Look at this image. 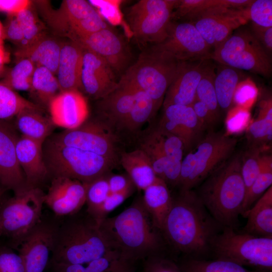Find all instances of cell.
<instances>
[{"label": "cell", "mask_w": 272, "mask_h": 272, "mask_svg": "<svg viewBox=\"0 0 272 272\" xmlns=\"http://www.w3.org/2000/svg\"><path fill=\"white\" fill-rule=\"evenodd\" d=\"M100 229L111 249L130 264L157 256L161 246L159 235L147 211L142 197H139L119 214L106 217Z\"/></svg>", "instance_id": "1"}, {"label": "cell", "mask_w": 272, "mask_h": 272, "mask_svg": "<svg viewBox=\"0 0 272 272\" xmlns=\"http://www.w3.org/2000/svg\"><path fill=\"white\" fill-rule=\"evenodd\" d=\"M218 225L197 194L191 190L181 191L172 199L161 231L177 251L198 255L211 249Z\"/></svg>", "instance_id": "2"}, {"label": "cell", "mask_w": 272, "mask_h": 272, "mask_svg": "<svg viewBox=\"0 0 272 272\" xmlns=\"http://www.w3.org/2000/svg\"><path fill=\"white\" fill-rule=\"evenodd\" d=\"M80 211L65 216L59 223L50 263L86 264L114 251L100 229V222L87 211Z\"/></svg>", "instance_id": "3"}, {"label": "cell", "mask_w": 272, "mask_h": 272, "mask_svg": "<svg viewBox=\"0 0 272 272\" xmlns=\"http://www.w3.org/2000/svg\"><path fill=\"white\" fill-rule=\"evenodd\" d=\"M241 165L240 154L226 161L208 177L198 195L211 216L224 227L234 228L242 214L246 188Z\"/></svg>", "instance_id": "4"}, {"label": "cell", "mask_w": 272, "mask_h": 272, "mask_svg": "<svg viewBox=\"0 0 272 272\" xmlns=\"http://www.w3.org/2000/svg\"><path fill=\"white\" fill-rule=\"evenodd\" d=\"M43 154L49 176L52 178L66 177L85 183L109 173L116 164L101 156L59 145L48 139L43 144Z\"/></svg>", "instance_id": "5"}, {"label": "cell", "mask_w": 272, "mask_h": 272, "mask_svg": "<svg viewBox=\"0 0 272 272\" xmlns=\"http://www.w3.org/2000/svg\"><path fill=\"white\" fill-rule=\"evenodd\" d=\"M181 62L167 52L151 47L140 55L119 81L145 92L158 109Z\"/></svg>", "instance_id": "6"}, {"label": "cell", "mask_w": 272, "mask_h": 272, "mask_svg": "<svg viewBox=\"0 0 272 272\" xmlns=\"http://www.w3.org/2000/svg\"><path fill=\"white\" fill-rule=\"evenodd\" d=\"M211 249L217 259L265 272L272 269V237L238 232L234 228L224 227L213 238Z\"/></svg>", "instance_id": "7"}, {"label": "cell", "mask_w": 272, "mask_h": 272, "mask_svg": "<svg viewBox=\"0 0 272 272\" xmlns=\"http://www.w3.org/2000/svg\"><path fill=\"white\" fill-rule=\"evenodd\" d=\"M237 139L221 133H208L182 159L178 186L190 190L230 157Z\"/></svg>", "instance_id": "8"}, {"label": "cell", "mask_w": 272, "mask_h": 272, "mask_svg": "<svg viewBox=\"0 0 272 272\" xmlns=\"http://www.w3.org/2000/svg\"><path fill=\"white\" fill-rule=\"evenodd\" d=\"M0 203V235L18 246L40 221L45 193L40 187H28Z\"/></svg>", "instance_id": "9"}, {"label": "cell", "mask_w": 272, "mask_h": 272, "mask_svg": "<svg viewBox=\"0 0 272 272\" xmlns=\"http://www.w3.org/2000/svg\"><path fill=\"white\" fill-rule=\"evenodd\" d=\"M211 59L222 65L266 77L271 74L270 56L248 30L232 34L213 50Z\"/></svg>", "instance_id": "10"}, {"label": "cell", "mask_w": 272, "mask_h": 272, "mask_svg": "<svg viewBox=\"0 0 272 272\" xmlns=\"http://www.w3.org/2000/svg\"><path fill=\"white\" fill-rule=\"evenodd\" d=\"M177 1L141 0L129 7L126 19L135 39L153 45L163 41Z\"/></svg>", "instance_id": "11"}, {"label": "cell", "mask_w": 272, "mask_h": 272, "mask_svg": "<svg viewBox=\"0 0 272 272\" xmlns=\"http://www.w3.org/2000/svg\"><path fill=\"white\" fill-rule=\"evenodd\" d=\"M48 22L57 32L71 40L86 36L108 25L95 8L84 0H65L50 13Z\"/></svg>", "instance_id": "12"}, {"label": "cell", "mask_w": 272, "mask_h": 272, "mask_svg": "<svg viewBox=\"0 0 272 272\" xmlns=\"http://www.w3.org/2000/svg\"><path fill=\"white\" fill-rule=\"evenodd\" d=\"M53 143L104 157L116 164V138L111 128L101 121L85 122L79 127L65 129L48 138Z\"/></svg>", "instance_id": "13"}, {"label": "cell", "mask_w": 272, "mask_h": 272, "mask_svg": "<svg viewBox=\"0 0 272 272\" xmlns=\"http://www.w3.org/2000/svg\"><path fill=\"white\" fill-rule=\"evenodd\" d=\"M152 48L164 51L181 62L211 59L213 50L190 22L171 21L167 36Z\"/></svg>", "instance_id": "14"}, {"label": "cell", "mask_w": 272, "mask_h": 272, "mask_svg": "<svg viewBox=\"0 0 272 272\" xmlns=\"http://www.w3.org/2000/svg\"><path fill=\"white\" fill-rule=\"evenodd\" d=\"M249 21L244 9L225 7L214 8L199 15L189 22L199 32L213 51Z\"/></svg>", "instance_id": "15"}, {"label": "cell", "mask_w": 272, "mask_h": 272, "mask_svg": "<svg viewBox=\"0 0 272 272\" xmlns=\"http://www.w3.org/2000/svg\"><path fill=\"white\" fill-rule=\"evenodd\" d=\"M59 223L42 219L19 244V254L25 272H43L51 253L53 236Z\"/></svg>", "instance_id": "16"}, {"label": "cell", "mask_w": 272, "mask_h": 272, "mask_svg": "<svg viewBox=\"0 0 272 272\" xmlns=\"http://www.w3.org/2000/svg\"><path fill=\"white\" fill-rule=\"evenodd\" d=\"M71 41L104 59L114 73H120L128 60V51L120 36L109 26L88 35Z\"/></svg>", "instance_id": "17"}, {"label": "cell", "mask_w": 272, "mask_h": 272, "mask_svg": "<svg viewBox=\"0 0 272 272\" xmlns=\"http://www.w3.org/2000/svg\"><path fill=\"white\" fill-rule=\"evenodd\" d=\"M87 184L66 177L53 178L44 203L57 216L76 214L86 203Z\"/></svg>", "instance_id": "18"}, {"label": "cell", "mask_w": 272, "mask_h": 272, "mask_svg": "<svg viewBox=\"0 0 272 272\" xmlns=\"http://www.w3.org/2000/svg\"><path fill=\"white\" fill-rule=\"evenodd\" d=\"M18 138L13 128L5 121H0V185L14 194L29 187L17 158Z\"/></svg>", "instance_id": "19"}, {"label": "cell", "mask_w": 272, "mask_h": 272, "mask_svg": "<svg viewBox=\"0 0 272 272\" xmlns=\"http://www.w3.org/2000/svg\"><path fill=\"white\" fill-rule=\"evenodd\" d=\"M81 82L82 89L96 99L104 97L118 85L115 73L108 63L97 54L84 48Z\"/></svg>", "instance_id": "20"}, {"label": "cell", "mask_w": 272, "mask_h": 272, "mask_svg": "<svg viewBox=\"0 0 272 272\" xmlns=\"http://www.w3.org/2000/svg\"><path fill=\"white\" fill-rule=\"evenodd\" d=\"M48 107L54 125L65 129L79 127L86 122L89 114L87 100L79 90L59 93Z\"/></svg>", "instance_id": "21"}, {"label": "cell", "mask_w": 272, "mask_h": 272, "mask_svg": "<svg viewBox=\"0 0 272 272\" xmlns=\"http://www.w3.org/2000/svg\"><path fill=\"white\" fill-rule=\"evenodd\" d=\"M208 60L181 62L165 93L164 107L172 104L191 105L195 99L196 89L208 65Z\"/></svg>", "instance_id": "22"}, {"label": "cell", "mask_w": 272, "mask_h": 272, "mask_svg": "<svg viewBox=\"0 0 272 272\" xmlns=\"http://www.w3.org/2000/svg\"><path fill=\"white\" fill-rule=\"evenodd\" d=\"M43 144L21 136L16 143V155L29 187H39L49 176L43 154Z\"/></svg>", "instance_id": "23"}, {"label": "cell", "mask_w": 272, "mask_h": 272, "mask_svg": "<svg viewBox=\"0 0 272 272\" xmlns=\"http://www.w3.org/2000/svg\"><path fill=\"white\" fill-rule=\"evenodd\" d=\"M134 89L118 82L117 87L104 97L99 99L98 111L109 127L122 128L134 103Z\"/></svg>", "instance_id": "24"}, {"label": "cell", "mask_w": 272, "mask_h": 272, "mask_svg": "<svg viewBox=\"0 0 272 272\" xmlns=\"http://www.w3.org/2000/svg\"><path fill=\"white\" fill-rule=\"evenodd\" d=\"M83 57V48L79 44L72 41L63 44L56 74L60 92L82 89Z\"/></svg>", "instance_id": "25"}, {"label": "cell", "mask_w": 272, "mask_h": 272, "mask_svg": "<svg viewBox=\"0 0 272 272\" xmlns=\"http://www.w3.org/2000/svg\"><path fill=\"white\" fill-rule=\"evenodd\" d=\"M62 45L57 40L45 35L30 45L18 48L15 56L17 60L28 59L36 67H46L56 75Z\"/></svg>", "instance_id": "26"}, {"label": "cell", "mask_w": 272, "mask_h": 272, "mask_svg": "<svg viewBox=\"0 0 272 272\" xmlns=\"http://www.w3.org/2000/svg\"><path fill=\"white\" fill-rule=\"evenodd\" d=\"M144 191L142 198L144 206L154 226L161 231L172 203L167 184L157 177Z\"/></svg>", "instance_id": "27"}, {"label": "cell", "mask_w": 272, "mask_h": 272, "mask_svg": "<svg viewBox=\"0 0 272 272\" xmlns=\"http://www.w3.org/2000/svg\"><path fill=\"white\" fill-rule=\"evenodd\" d=\"M243 216L247 218L245 232L272 237V186L255 202Z\"/></svg>", "instance_id": "28"}, {"label": "cell", "mask_w": 272, "mask_h": 272, "mask_svg": "<svg viewBox=\"0 0 272 272\" xmlns=\"http://www.w3.org/2000/svg\"><path fill=\"white\" fill-rule=\"evenodd\" d=\"M120 162L139 190H144L157 178L148 156L141 148L122 152L120 156Z\"/></svg>", "instance_id": "29"}, {"label": "cell", "mask_w": 272, "mask_h": 272, "mask_svg": "<svg viewBox=\"0 0 272 272\" xmlns=\"http://www.w3.org/2000/svg\"><path fill=\"white\" fill-rule=\"evenodd\" d=\"M41 109H26L16 116V125L22 136L42 144L52 132L54 124L42 115Z\"/></svg>", "instance_id": "30"}, {"label": "cell", "mask_w": 272, "mask_h": 272, "mask_svg": "<svg viewBox=\"0 0 272 272\" xmlns=\"http://www.w3.org/2000/svg\"><path fill=\"white\" fill-rule=\"evenodd\" d=\"M252 0H177L173 11L171 20L184 19L190 21L209 10L225 7L243 9Z\"/></svg>", "instance_id": "31"}, {"label": "cell", "mask_w": 272, "mask_h": 272, "mask_svg": "<svg viewBox=\"0 0 272 272\" xmlns=\"http://www.w3.org/2000/svg\"><path fill=\"white\" fill-rule=\"evenodd\" d=\"M194 111L191 105L172 104L164 107V113L158 128L177 136L188 147L192 142L187 132L186 124Z\"/></svg>", "instance_id": "32"}, {"label": "cell", "mask_w": 272, "mask_h": 272, "mask_svg": "<svg viewBox=\"0 0 272 272\" xmlns=\"http://www.w3.org/2000/svg\"><path fill=\"white\" fill-rule=\"evenodd\" d=\"M238 70L222 65L215 74L214 84L219 108L226 111L233 103L240 77Z\"/></svg>", "instance_id": "33"}, {"label": "cell", "mask_w": 272, "mask_h": 272, "mask_svg": "<svg viewBox=\"0 0 272 272\" xmlns=\"http://www.w3.org/2000/svg\"><path fill=\"white\" fill-rule=\"evenodd\" d=\"M30 92L34 94L41 103L48 106L51 100L60 93L57 78L46 67H36Z\"/></svg>", "instance_id": "34"}, {"label": "cell", "mask_w": 272, "mask_h": 272, "mask_svg": "<svg viewBox=\"0 0 272 272\" xmlns=\"http://www.w3.org/2000/svg\"><path fill=\"white\" fill-rule=\"evenodd\" d=\"M132 87L134 91V103L122 128L132 131L148 121L157 109L153 100L147 94Z\"/></svg>", "instance_id": "35"}, {"label": "cell", "mask_w": 272, "mask_h": 272, "mask_svg": "<svg viewBox=\"0 0 272 272\" xmlns=\"http://www.w3.org/2000/svg\"><path fill=\"white\" fill-rule=\"evenodd\" d=\"M271 185L272 156L270 155H261L259 172L255 180L246 193L242 215L252 207Z\"/></svg>", "instance_id": "36"}, {"label": "cell", "mask_w": 272, "mask_h": 272, "mask_svg": "<svg viewBox=\"0 0 272 272\" xmlns=\"http://www.w3.org/2000/svg\"><path fill=\"white\" fill-rule=\"evenodd\" d=\"M26 109H41L0 82V121L16 116Z\"/></svg>", "instance_id": "37"}, {"label": "cell", "mask_w": 272, "mask_h": 272, "mask_svg": "<svg viewBox=\"0 0 272 272\" xmlns=\"http://www.w3.org/2000/svg\"><path fill=\"white\" fill-rule=\"evenodd\" d=\"M36 66L30 60H18L15 65L8 71L1 82L14 91L30 92L32 80Z\"/></svg>", "instance_id": "38"}, {"label": "cell", "mask_w": 272, "mask_h": 272, "mask_svg": "<svg viewBox=\"0 0 272 272\" xmlns=\"http://www.w3.org/2000/svg\"><path fill=\"white\" fill-rule=\"evenodd\" d=\"M179 267L183 272H265L249 270L233 262L217 258L210 260L190 259Z\"/></svg>", "instance_id": "39"}, {"label": "cell", "mask_w": 272, "mask_h": 272, "mask_svg": "<svg viewBox=\"0 0 272 272\" xmlns=\"http://www.w3.org/2000/svg\"><path fill=\"white\" fill-rule=\"evenodd\" d=\"M147 138L156 144L169 160L182 161L186 147L181 138L158 127Z\"/></svg>", "instance_id": "40"}, {"label": "cell", "mask_w": 272, "mask_h": 272, "mask_svg": "<svg viewBox=\"0 0 272 272\" xmlns=\"http://www.w3.org/2000/svg\"><path fill=\"white\" fill-rule=\"evenodd\" d=\"M214 69L208 64L198 84L195 98L207 106L216 119L220 108L214 84Z\"/></svg>", "instance_id": "41"}, {"label": "cell", "mask_w": 272, "mask_h": 272, "mask_svg": "<svg viewBox=\"0 0 272 272\" xmlns=\"http://www.w3.org/2000/svg\"><path fill=\"white\" fill-rule=\"evenodd\" d=\"M109 173L88 183L86 190V211L94 218L98 210L110 194L108 182Z\"/></svg>", "instance_id": "42"}, {"label": "cell", "mask_w": 272, "mask_h": 272, "mask_svg": "<svg viewBox=\"0 0 272 272\" xmlns=\"http://www.w3.org/2000/svg\"><path fill=\"white\" fill-rule=\"evenodd\" d=\"M31 6L15 15L24 36V43L21 47L33 44L45 35L42 24Z\"/></svg>", "instance_id": "43"}, {"label": "cell", "mask_w": 272, "mask_h": 272, "mask_svg": "<svg viewBox=\"0 0 272 272\" xmlns=\"http://www.w3.org/2000/svg\"><path fill=\"white\" fill-rule=\"evenodd\" d=\"M250 138L256 142H269L272 138L271 101L266 102L248 129Z\"/></svg>", "instance_id": "44"}, {"label": "cell", "mask_w": 272, "mask_h": 272, "mask_svg": "<svg viewBox=\"0 0 272 272\" xmlns=\"http://www.w3.org/2000/svg\"><path fill=\"white\" fill-rule=\"evenodd\" d=\"M261 155L258 148L253 147L242 156L241 174L246 193L259 173Z\"/></svg>", "instance_id": "45"}, {"label": "cell", "mask_w": 272, "mask_h": 272, "mask_svg": "<svg viewBox=\"0 0 272 272\" xmlns=\"http://www.w3.org/2000/svg\"><path fill=\"white\" fill-rule=\"evenodd\" d=\"M245 11L252 23L263 27H272L271 0H252Z\"/></svg>", "instance_id": "46"}, {"label": "cell", "mask_w": 272, "mask_h": 272, "mask_svg": "<svg viewBox=\"0 0 272 272\" xmlns=\"http://www.w3.org/2000/svg\"><path fill=\"white\" fill-rule=\"evenodd\" d=\"M133 188L116 193H110L97 212L94 219L99 222L107 217L110 212L121 205L133 191Z\"/></svg>", "instance_id": "47"}, {"label": "cell", "mask_w": 272, "mask_h": 272, "mask_svg": "<svg viewBox=\"0 0 272 272\" xmlns=\"http://www.w3.org/2000/svg\"><path fill=\"white\" fill-rule=\"evenodd\" d=\"M0 272H25L20 255L8 248L1 247Z\"/></svg>", "instance_id": "48"}, {"label": "cell", "mask_w": 272, "mask_h": 272, "mask_svg": "<svg viewBox=\"0 0 272 272\" xmlns=\"http://www.w3.org/2000/svg\"><path fill=\"white\" fill-rule=\"evenodd\" d=\"M143 272H183L174 262L159 255L145 260Z\"/></svg>", "instance_id": "49"}, {"label": "cell", "mask_w": 272, "mask_h": 272, "mask_svg": "<svg viewBox=\"0 0 272 272\" xmlns=\"http://www.w3.org/2000/svg\"><path fill=\"white\" fill-rule=\"evenodd\" d=\"M5 39L21 47L24 43V36L21 26L16 16L8 15L6 24L4 26Z\"/></svg>", "instance_id": "50"}, {"label": "cell", "mask_w": 272, "mask_h": 272, "mask_svg": "<svg viewBox=\"0 0 272 272\" xmlns=\"http://www.w3.org/2000/svg\"><path fill=\"white\" fill-rule=\"evenodd\" d=\"M116 258L107 254L86 264L85 272H119Z\"/></svg>", "instance_id": "51"}, {"label": "cell", "mask_w": 272, "mask_h": 272, "mask_svg": "<svg viewBox=\"0 0 272 272\" xmlns=\"http://www.w3.org/2000/svg\"><path fill=\"white\" fill-rule=\"evenodd\" d=\"M250 32L270 56L272 51V27H263L252 23Z\"/></svg>", "instance_id": "52"}, {"label": "cell", "mask_w": 272, "mask_h": 272, "mask_svg": "<svg viewBox=\"0 0 272 272\" xmlns=\"http://www.w3.org/2000/svg\"><path fill=\"white\" fill-rule=\"evenodd\" d=\"M107 178L110 193L121 192L135 187L127 174L109 173Z\"/></svg>", "instance_id": "53"}, {"label": "cell", "mask_w": 272, "mask_h": 272, "mask_svg": "<svg viewBox=\"0 0 272 272\" xmlns=\"http://www.w3.org/2000/svg\"><path fill=\"white\" fill-rule=\"evenodd\" d=\"M31 4V1L28 0H0V11L15 16L30 7Z\"/></svg>", "instance_id": "54"}, {"label": "cell", "mask_w": 272, "mask_h": 272, "mask_svg": "<svg viewBox=\"0 0 272 272\" xmlns=\"http://www.w3.org/2000/svg\"><path fill=\"white\" fill-rule=\"evenodd\" d=\"M191 106L202 127L214 122L215 119L207 106L196 98Z\"/></svg>", "instance_id": "55"}, {"label": "cell", "mask_w": 272, "mask_h": 272, "mask_svg": "<svg viewBox=\"0 0 272 272\" xmlns=\"http://www.w3.org/2000/svg\"><path fill=\"white\" fill-rule=\"evenodd\" d=\"M255 94V89L251 85L244 84L239 87L238 85L234 94L233 102L235 101L242 104L250 98H253Z\"/></svg>", "instance_id": "56"}, {"label": "cell", "mask_w": 272, "mask_h": 272, "mask_svg": "<svg viewBox=\"0 0 272 272\" xmlns=\"http://www.w3.org/2000/svg\"><path fill=\"white\" fill-rule=\"evenodd\" d=\"M52 272H85L86 264L50 263Z\"/></svg>", "instance_id": "57"}, {"label": "cell", "mask_w": 272, "mask_h": 272, "mask_svg": "<svg viewBox=\"0 0 272 272\" xmlns=\"http://www.w3.org/2000/svg\"><path fill=\"white\" fill-rule=\"evenodd\" d=\"M10 60V54L6 51L3 44H0V67L4 66L5 63Z\"/></svg>", "instance_id": "58"}, {"label": "cell", "mask_w": 272, "mask_h": 272, "mask_svg": "<svg viewBox=\"0 0 272 272\" xmlns=\"http://www.w3.org/2000/svg\"><path fill=\"white\" fill-rule=\"evenodd\" d=\"M5 39L4 25L0 21V44H3L4 40Z\"/></svg>", "instance_id": "59"}, {"label": "cell", "mask_w": 272, "mask_h": 272, "mask_svg": "<svg viewBox=\"0 0 272 272\" xmlns=\"http://www.w3.org/2000/svg\"><path fill=\"white\" fill-rule=\"evenodd\" d=\"M5 190L4 189H3L0 185V201L1 200L2 197L3 196V194Z\"/></svg>", "instance_id": "60"}, {"label": "cell", "mask_w": 272, "mask_h": 272, "mask_svg": "<svg viewBox=\"0 0 272 272\" xmlns=\"http://www.w3.org/2000/svg\"><path fill=\"white\" fill-rule=\"evenodd\" d=\"M5 72V69L4 66L0 67V76L3 74Z\"/></svg>", "instance_id": "61"}, {"label": "cell", "mask_w": 272, "mask_h": 272, "mask_svg": "<svg viewBox=\"0 0 272 272\" xmlns=\"http://www.w3.org/2000/svg\"><path fill=\"white\" fill-rule=\"evenodd\" d=\"M131 272H133V271H131Z\"/></svg>", "instance_id": "62"}]
</instances>
